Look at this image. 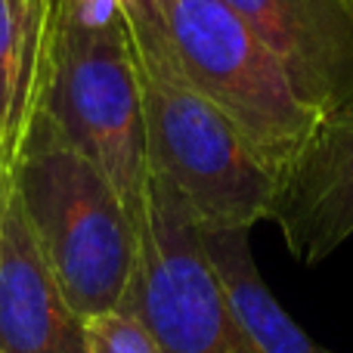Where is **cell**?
<instances>
[{"label":"cell","mask_w":353,"mask_h":353,"mask_svg":"<svg viewBox=\"0 0 353 353\" xmlns=\"http://www.w3.org/2000/svg\"><path fill=\"white\" fill-rule=\"evenodd\" d=\"M143 93L149 174L165 180L201 230H251L267 220L276 176L239 128L180 74L149 0H121Z\"/></svg>","instance_id":"cell-1"},{"label":"cell","mask_w":353,"mask_h":353,"mask_svg":"<svg viewBox=\"0 0 353 353\" xmlns=\"http://www.w3.org/2000/svg\"><path fill=\"white\" fill-rule=\"evenodd\" d=\"M12 174L43 257L81 319L118 310L137 261V223L90 159L31 112Z\"/></svg>","instance_id":"cell-2"},{"label":"cell","mask_w":353,"mask_h":353,"mask_svg":"<svg viewBox=\"0 0 353 353\" xmlns=\"http://www.w3.org/2000/svg\"><path fill=\"white\" fill-rule=\"evenodd\" d=\"M180 74L214 103L270 174L310 134L316 112L294 97L282 65L226 0H149Z\"/></svg>","instance_id":"cell-3"},{"label":"cell","mask_w":353,"mask_h":353,"mask_svg":"<svg viewBox=\"0 0 353 353\" xmlns=\"http://www.w3.org/2000/svg\"><path fill=\"white\" fill-rule=\"evenodd\" d=\"M121 310L161 353H254L232 316L201 242V223L165 180L149 174L137 223V261Z\"/></svg>","instance_id":"cell-4"},{"label":"cell","mask_w":353,"mask_h":353,"mask_svg":"<svg viewBox=\"0 0 353 353\" xmlns=\"http://www.w3.org/2000/svg\"><path fill=\"white\" fill-rule=\"evenodd\" d=\"M267 220L301 263H319L353 236V93L319 112L276 174Z\"/></svg>","instance_id":"cell-5"},{"label":"cell","mask_w":353,"mask_h":353,"mask_svg":"<svg viewBox=\"0 0 353 353\" xmlns=\"http://www.w3.org/2000/svg\"><path fill=\"white\" fill-rule=\"evenodd\" d=\"M16 155L0 152V350L81 353L84 319L68 307L22 208Z\"/></svg>","instance_id":"cell-6"},{"label":"cell","mask_w":353,"mask_h":353,"mask_svg":"<svg viewBox=\"0 0 353 353\" xmlns=\"http://www.w3.org/2000/svg\"><path fill=\"white\" fill-rule=\"evenodd\" d=\"M273 53L294 97L325 112L353 93V0H226Z\"/></svg>","instance_id":"cell-7"},{"label":"cell","mask_w":353,"mask_h":353,"mask_svg":"<svg viewBox=\"0 0 353 353\" xmlns=\"http://www.w3.org/2000/svg\"><path fill=\"white\" fill-rule=\"evenodd\" d=\"M248 232L251 230H201L208 261L242 335L254 353H332L319 347L273 298L263 276L257 273Z\"/></svg>","instance_id":"cell-8"},{"label":"cell","mask_w":353,"mask_h":353,"mask_svg":"<svg viewBox=\"0 0 353 353\" xmlns=\"http://www.w3.org/2000/svg\"><path fill=\"white\" fill-rule=\"evenodd\" d=\"M10 16L16 25L19 37V103H16V121H19V140H22L25 121H28L31 103H34V87L41 74L43 59V41H47V25L53 12V0H6Z\"/></svg>","instance_id":"cell-9"},{"label":"cell","mask_w":353,"mask_h":353,"mask_svg":"<svg viewBox=\"0 0 353 353\" xmlns=\"http://www.w3.org/2000/svg\"><path fill=\"white\" fill-rule=\"evenodd\" d=\"M81 353H161L149 329L128 310H109L84 319Z\"/></svg>","instance_id":"cell-10"},{"label":"cell","mask_w":353,"mask_h":353,"mask_svg":"<svg viewBox=\"0 0 353 353\" xmlns=\"http://www.w3.org/2000/svg\"><path fill=\"white\" fill-rule=\"evenodd\" d=\"M19 37L10 16V3L0 0V152L16 155L19 149Z\"/></svg>","instance_id":"cell-11"},{"label":"cell","mask_w":353,"mask_h":353,"mask_svg":"<svg viewBox=\"0 0 353 353\" xmlns=\"http://www.w3.org/2000/svg\"><path fill=\"white\" fill-rule=\"evenodd\" d=\"M0 353H3V350H0Z\"/></svg>","instance_id":"cell-12"}]
</instances>
